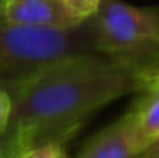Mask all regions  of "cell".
Segmentation results:
<instances>
[{"instance_id": "1", "label": "cell", "mask_w": 159, "mask_h": 158, "mask_svg": "<svg viewBox=\"0 0 159 158\" xmlns=\"http://www.w3.org/2000/svg\"><path fill=\"white\" fill-rule=\"evenodd\" d=\"M154 71L112 53L70 56L41 71L12 97L10 131L20 150L64 145L93 112L142 90Z\"/></svg>"}, {"instance_id": "2", "label": "cell", "mask_w": 159, "mask_h": 158, "mask_svg": "<svg viewBox=\"0 0 159 158\" xmlns=\"http://www.w3.org/2000/svg\"><path fill=\"white\" fill-rule=\"evenodd\" d=\"M85 53H105L92 19L64 29L32 27L9 21L0 0V89L12 97L41 71Z\"/></svg>"}, {"instance_id": "3", "label": "cell", "mask_w": 159, "mask_h": 158, "mask_svg": "<svg viewBox=\"0 0 159 158\" xmlns=\"http://www.w3.org/2000/svg\"><path fill=\"white\" fill-rule=\"evenodd\" d=\"M92 24L105 53L122 55L149 70L159 68V5L102 0Z\"/></svg>"}, {"instance_id": "4", "label": "cell", "mask_w": 159, "mask_h": 158, "mask_svg": "<svg viewBox=\"0 0 159 158\" xmlns=\"http://www.w3.org/2000/svg\"><path fill=\"white\" fill-rule=\"evenodd\" d=\"M2 14L12 22L32 27L64 29L78 26L59 0H2Z\"/></svg>"}, {"instance_id": "5", "label": "cell", "mask_w": 159, "mask_h": 158, "mask_svg": "<svg viewBox=\"0 0 159 158\" xmlns=\"http://www.w3.org/2000/svg\"><path fill=\"white\" fill-rule=\"evenodd\" d=\"M141 148L134 136L129 116L124 114L110 126L88 140L76 158H139Z\"/></svg>"}, {"instance_id": "6", "label": "cell", "mask_w": 159, "mask_h": 158, "mask_svg": "<svg viewBox=\"0 0 159 158\" xmlns=\"http://www.w3.org/2000/svg\"><path fill=\"white\" fill-rule=\"evenodd\" d=\"M139 97L125 112L141 153L159 138V71L156 70L147 84L139 90Z\"/></svg>"}, {"instance_id": "7", "label": "cell", "mask_w": 159, "mask_h": 158, "mask_svg": "<svg viewBox=\"0 0 159 158\" xmlns=\"http://www.w3.org/2000/svg\"><path fill=\"white\" fill-rule=\"evenodd\" d=\"M59 2L66 9V12L78 24H81V22L88 21V19L95 16L102 0H59Z\"/></svg>"}, {"instance_id": "8", "label": "cell", "mask_w": 159, "mask_h": 158, "mask_svg": "<svg viewBox=\"0 0 159 158\" xmlns=\"http://www.w3.org/2000/svg\"><path fill=\"white\" fill-rule=\"evenodd\" d=\"M64 151V145L59 143H44V145H34L29 148L16 151L14 158H59Z\"/></svg>"}, {"instance_id": "9", "label": "cell", "mask_w": 159, "mask_h": 158, "mask_svg": "<svg viewBox=\"0 0 159 158\" xmlns=\"http://www.w3.org/2000/svg\"><path fill=\"white\" fill-rule=\"evenodd\" d=\"M12 111H14L12 95L0 89V136L9 133L10 122H12Z\"/></svg>"}, {"instance_id": "10", "label": "cell", "mask_w": 159, "mask_h": 158, "mask_svg": "<svg viewBox=\"0 0 159 158\" xmlns=\"http://www.w3.org/2000/svg\"><path fill=\"white\" fill-rule=\"evenodd\" d=\"M20 150L19 141L16 138V134L9 129V133H5L3 136H0V158H7L10 153Z\"/></svg>"}, {"instance_id": "11", "label": "cell", "mask_w": 159, "mask_h": 158, "mask_svg": "<svg viewBox=\"0 0 159 158\" xmlns=\"http://www.w3.org/2000/svg\"><path fill=\"white\" fill-rule=\"evenodd\" d=\"M139 158H159V138L156 141L151 143V145L141 153Z\"/></svg>"}, {"instance_id": "12", "label": "cell", "mask_w": 159, "mask_h": 158, "mask_svg": "<svg viewBox=\"0 0 159 158\" xmlns=\"http://www.w3.org/2000/svg\"><path fill=\"white\" fill-rule=\"evenodd\" d=\"M59 158H70V155H68V153H66V150H64V151L61 153V156H59Z\"/></svg>"}, {"instance_id": "13", "label": "cell", "mask_w": 159, "mask_h": 158, "mask_svg": "<svg viewBox=\"0 0 159 158\" xmlns=\"http://www.w3.org/2000/svg\"><path fill=\"white\" fill-rule=\"evenodd\" d=\"M17 151H19V150H17ZM14 155H16V151H14V153H10V155L7 156V158H14Z\"/></svg>"}, {"instance_id": "14", "label": "cell", "mask_w": 159, "mask_h": 158, "mask_svg": "<svg viewBox=\"0 0 159 158\" xmlns=\"http://www.w3.org/2000/svg\"><path fill=\"white\" fill-rule=\"evenodd\" d=\"M157 71H159V68H157Z\"/></svg>"}]
</instances>
